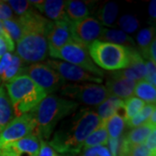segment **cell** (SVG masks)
<instances>
[{
  "mask_svg": "<svg viewBox=\"0 0 156 156\" xmlns=\"http://www.w3.org/2000/svg\"><path fill=\"white\" fill-rule=\"evenodd\" d=\"M156 1L155 0H153L151 1L149 6H148V14H149V17H150L151 20H155L156 18V11H155V5Z\"/></svg>",
  "mask_w": 156,
  "mask_h": 156,
  "instance_id": "cell-41",
  "label": "cell"
},
{
  "mask_svg": "<svg viewBox=\"0 0 156 156\" xmlns=\"http://www.w3.org/2000/svg\"><path fill=\"white\" fill-rule=\"evenodd\" d=\"M17 56L26 63H37L47 58L49 45L46 34L37 31L25 32L17 43Z\"/></svg>",
  "mask_w": 156,
  "mask_h": 156,
  "instance_id": "cell-6",
  "label": "cell"
},
{
  "mask_svg": "<svg viewBox=\"0 0 156 156\" xmlns=\"http://www.w3.org/2000/svg\"><path fill=\"white\" fill-rule=\"evenodd\" d=\"M47 66L54 69L65 82H86L93 83H101L102 78L88 72L82 68L73 65L67 62L48 59L44 62Z\"/></svg>",
  "mask_w": 156,
  "mask_h": 156,
  "instance_id": "cell-10",
  "label": "cell"
},
{
  "mask_svg": "<svg viewBox=\"0 0 156 156\" xmlns=\"http://www.w3.org/2000/svg\"><path fill=\"white\" fill-rule=\"evenodd\" d=\"M25 68V63L22 61V59L17 56L16 53L12 54V60L11 64L6 69V71L1 76V80L5 83H8L12 79L16 78L18 76L23 75V70Z\"/></svg>",
  "mask_w": 156,
  "mask_h": 156,
  "instance_id": "cell-25",
  "label": "cell"
},
{
  "mask_svg": "<svg viewBox=\"0 0 156 156\" xmlns=\"http://www.w3.org/2000/svg\"><path fill=\"white\" fill-rule=\"evenodd\" d=\"M31 5L35 6L40 12L45 14L52 21L67 19L65 14L66 1L62 0H31L29 1Z\"/></svg>",
  "mask_w": 156,
  "mask_h": 156,
  "instance_id": "cell-15",
  "label": "cell"
},
{
  "mask_svg": "<svg viewBox=\"0 0 156 156\" xmlns=\"http://www.w3.org/2000/svg\"><path fill=\"white\" fill-rule=\"evenodd\" d=\"M15 50V44L10 36L7 34H4L3 36H0V59L7 51L12 52Z\"/></svg>",
  "mask_w": 156,
  "mask_h": 156,
  "instance_id": "cell-32",
  "label": "cell"
},
{
  "mask_svg": "<svg viewBox=\"0 0 156 156\" xmlns=\"http://www.w3.org/2000/svg\"><path fill=\"white\" fill-rule=\"evenodd\" d=\"M128 156H156V153L151 152L145 144H140L133 147L129 151Z\"/></svg>",
  "mask_w": 156,
  "mask_h": 156,
  "instance_id": "cell-35",
  "label": "cell"
},
{
  "mask_svg": "<svg viewBox=\"0 0 156 156\" xmlns=\"http://www.w3.org/2000/svg\"><path fill=\"white\" fill-rule=\"evenodd\" d=\"M12 54L11 52H7L0 59V76L5 72L6 69L11 64V60H12Z\"/></svg>",
  "mask_w": 156,
  "mask_h": 156,
  "instance_id": "cell-38",
  "label": "cell"
},
{
  "mask_svg": "<svg viewBox=\"0 0 156 156\" xmlns=\"http://www.w3.org/2000/svg\"><path fill=\"white\" fill-rule=\"evenodd\" d=\"M102 29L100 22L93 17H88L79 22L73 23L74 42L89 49L95 41L100 38Z\"/></svg>",
  "mask_w": 156,
  "mask_h": 156,
  "instance_id": "cell-11",
  "label": "cell"
},
{
  "mask_svg": "<svg viewBox=\"0 0 156 156\" xmlns=\"http://www.w3.org/2000/svg\"><path fill=\"white\" fill-rule=\"evenodd\" d=\"M100 41L110 43L114 44L122 45L126 47L134 48V42L128 34L123 32L121 30L115 29H102L100 36Z\"/></svg>",
  "mask_w": 156,
  "mask_h": 156,
  "instance_id": "cell-19",
  "label": "cell"
},
{
  "mask_svg": "<svg viewBox=\"0 0 156 156\" xmlns=\"http://www.w3.org/2000/svg\"><path fill=\"white\" fill-rule=\"evenodd\" d=\"M65 14L70 22H79L89 17V5L83 1H79V0L66 1Z\"/></svg>",
  "mask_w": 156,
  "mask_h": 156,
  "instance_id": "cell-18",
  "label": "cell"
},
{
  "mask_svg": "<svg viewBox=\"0 0 156 156\" xmlns=\"http://www.w3.org/2000/svg\"><path fill=\"white\" fill-rule=\"evenodd\" d=\"M154 33H155L154 27H147V28L140 30L136 36V41L139 46L138 51L141 55L142 58L144 59H147L148 49H149L152 41L154 39Z\"/></svg>",
  "mask_w": 156,
  "mask_h": 156,
  "instance_id": "cell-24",
  "label": "cell"
},
{
  "mask_svg": "<svg viewBox=\"0 0 156 156\" xmlns=\"http://www.w3.org/2000/svg\"><path fill=\"white\" fill-rule=\"evenodd\" d=\"M59 90L62 96L87 106L97 107L109 96L106 87L101 83H65Z\"/></svg>",
  "mask_w": 156,
  "mask_h": 156,
  "instance_id": "cell-5",
  "label": "cell"
},
{
  "mask_svg": "<svg viewBox=\"0 0 156 156\" xmlns=\"http://www.w3.org/2000/svg\"><path fill=\"white\" fill-rule=\"evenodd\" d=\"M147 122L150 124L151 126H153L154 128H155L156 127V110L152 113V115L149 117V119H148V121H147Z\"/></svg>",
  "mask_w": 156,
  "mask_h": 156,
  "instance_id": "cell-43",
  "label": "cell"
},
{
  "mask_svg": "<svg viewBox=\"0 0 156 156\" xmlns=\"http://www.w3.org/2000/svg\"><path fill=\"white\" fill-rule=\"evenodd\" d=\"M147 59L151 61L156 62V39L154 38L152 43H151L149 49H148V53H147Z\"/></svg>",
  "mask_w": 156,
  "mask_h": 156,
  "instance_id": "cell-40",
  "label": "cell"
},
{
  "mask_svg": "<svg viewBox=\"0 0 156 156\" xmlns=\"http://www.w3.org/2000/svg\"><path fill=\"white\" fill-rule=\"evenodd\" d=\"M108 140V134L107 132L104 123H101L94 132L89 134V137L85 140L83 148V150L96 146H106Z\"/></svg>",
  "mask_w": 156,
  "mask_h": 156,
  "instance_id": "cell-23",
  "label": "cell"
},
{
  "mask_svg": "<svg viewBox=\"0 0 156 156\" xmlns=\"http://www.w3.org/2000/svg\"><path fill=\"white\" fill-rule=\"evenodd\" d=\"M139 20L132 15H123L119 20V26L125 33H134L139 28Z\"/></svg>",
  "mask_w": 156,
  "mask_h": 156,
  "instance_id": "cell-30",
  "label": "cell"
},
{
  "mask_svg": "<svg viewBox=\"0 0 156 156\" xmlns=\"http://www.w3.org/2000/svg\"><path fill=\"white\" fill-rule=\"evenodd\" d=\"M125 118L120 114H115L104 122L107 132L110 139H120L125 129Z\"/></svg>",
  "mask_w": 156,
  "mask_h": 156,
  "instance_id": "cell-22",
  "label": "cell"
},
{
  "mask_svg": "<svg viewBox=\"0 0 156 156\" xmlns=\"http://www.w3.org/2000/svg\"><path fill=\"white\" fill-rule=\"evenodd\" d=\"M146 68H147V76L145 81L151 84L152 86L155 87L156 85V64L154 62L151 61L149 59H146Z\"/></svg>",
  "mask_w": 156,
  "mask_h": 156,
  "instance_id": "cell-34",
  "label": "cell"
},
{
  "mask_svg": "<svg viewBox=\"0 0 156 156\" xmlns=\"http://www.w3.org/2000/svg\"><path fill=\"white\" fill-rule=\"evenodd\" d=\"M154 110H156L155 104H153V103L146 104L145 106L143 107L134 117H132L130 120L126 122L128 128H136V127H139L144 123L147 122L152 113Z\"/></svg>",
  "mask_w": 156,
  "mask_h": 156,
  "instance_id": "cell-28",
  "label": "cell"
},
{
  "mask_svg": "<svg viewBox=\"0 0 156 156\" xmlns=\"http://www.w3.org/2000/svg\"><path fill=\"white\" fill-rule=\"evenodd\" d=\"M145 106V102L137 97L131 96L128 99L124 100V113H125V121L127 122L134 117L138 112Z\"/></svg>",
  "mask_w": 156,
  "mask_h": 156,
  "instance_id": "cell-29",
  "label": "cell"
},
{
  "mask_svg": "<svg viewBox=\"0 0 156 156\" xmlns=\"http://www.w3.org/2000/svg\"><path fill=\"white\" fill-rule=\"evenodd\" d=\"M42 141L43 140L39 139L37 135L30 134L5 146V147L9 148L17 156H37Z\"/></svg>",
  "mask_w": 156,
  "mask_h": 156,
  "instance_id": "cell-16",
  "label": "cell"
},
{
  "mask_svg": "<svg viewBox=\"0 0 156 156\" xmlns=\"http://www.w3.org/2000/svg\"><path fill=\"white\" fill-rule=\"evenodd\" d=\"M113 73L118 76L128 78L136 82L143 81L145 80L147 76V68L144 59L138 50L132 48L130 54V62L128 67Z\"/></svg>",
  "mask_w": 156,
  "mask_h": 156,
  "instance_id": "cell-14",
  "label": "cell"
},
{
  "mask_svg": "<svg viewBox=\"0 0 156 156\" xmlns=\"http://www.w3.org/2000/svg\"><path fill=\"white\" fill-rule=\"evenodd\" d=\"M124 100H122L115 96L109 95L103 102L97 106V115L99 116L101 122H105L108 119L117 114L118 110L123 108Z\"/></svg>",
  "mask_w": 156,
  "mask_h": 156,
  "instance_id": "cell-17",
  "label": "cell"
},
{
  "mask_svg": "<svg viewBox=\"0 0 156 156\" xmlns=\"http://www.w3.org/2000/svg\"><path fill=\"white\" fill-rule=\"evenodd\" d=\"M137 82L128 78L118 76L112 72L106 81V89L109 95L126 100L134 95Z\"/></svg>",
  "mask_w": 156,
  "mask_h": 156,
  "instance_id": "cell-13",
  "label": "cell"
},
{
  "mask_svg": "<svg viewBox=\"0 0 156 156\" xmlns=\"http://www.w3.org/2000/svg\"><path fill=\"white\" fill-rule=\"evenodd\" d=\"M14 118L13 108L7 91L4 86H0V131Z\"/></svg>",
  "mask_w": 156,
  "mask_h": 156,
  "instance_id": "cell-20",
  "label": "cell"
},
{
  "mask_svg": "<svg viewBox=\"0 0 156 156\" xmlns=\"http://www.w3.org/2000/svg\"><path fill=\"white\" fill-rule=\"evenodd\" d=\"M37 156H62L54 150L46 141H42Z\"/></svg>",
  "mask_w": 156,
  "mask_h": 156,
  "instance_id": "cell-37",
  "label": "cell"
},
{
  "mask_svg": "<svg viewBox=\"0 0 156 156\" xmlns=\"http://www.w3.org/2000/svg\"><path fill=\"white\" fill-rule=\"evenodd\" d=\"M49 54L51 57L62 59V61L82 68L99 77L102 78L104 76V72L92 61L89 50L83 45L76 43H70L58 50L50 51Z\"/></svg>",
  "mask_w": 156,
  "mask_h": 156,
  "instance_id": "cell-7",
  "label": "cell"
},
{
  "mask_svg": "<svg viewBox=\"0 0 156 156\" xmlns=\"http://www.w3.org/2000/svg\"><path fill=\"white\" fill-rule=\"evenodd\" d=\"M119 6L115 2H107L97 12V20L101 25L112 26L116 19Z\"/></svg>",
  "mask_w": 156,
  "mask_h": 156,
  "instance_id": "cell-21",
  "label": "cell"
},
{
  "mask_svg": "<svg viewBox=\"0 0 156 156\" xmlns=\"http://www.w3.org/2000/svg\"><path fill=\"white\" fill-rule=\"evenodd\" d=\"M101 123L95 111L89 108L80 109L62 121L49 145L60 154H78L83 149L85 140Z\"/></svg>",
  "mask_w": 156,
  "mask_h": 156,
  "instance_id": "cell-1",
  "label": "cell"
},
{
  "mask_svg": "<svg viewBox=\"0 0 156 156\" xmlns=\"http://www.w3.org/2000/svg\"><path fill=\"white\" fill-rule=\"evenodd\" d=\"M13 18V12L7 2L0 1V21Z\"/></svg>",
  "mask_w": 156,
  "mask_h": 156,
  "instance_id": "cell-36",
  "label": "cell"
},
{
  "mask_svg": "<svg viewBox=\"0 0 156 156\" xmlns=\"http://www.w3.org/2000/svg\"><path fill=\"white\" fill-rule=\"evenodd\" d=\"M7 4L11 7V10L15 11V13L18 15L19 17H22V16L27 14L28 12L33 10L29 1L10 0V1H7Z\"/></svg>",
  "mask_w": 156,
  "mask_h": 156,
  "instance_id": "cell-31",
  "label": "cell"
},
{
  "mask_svg": "<svg viewBox=\"0 0 156 156\" xmlns=\"http://www.w3.org/2000/svg\"><path fill=\"white\" fill-rule=\"evenodd\" d=\"M62 156H74V155H69V154H64V155H62Z\"/></svg>",
  "mask_w": 156,
  "mask_h": 156,
  "instance_id": "cell-45",
  "label": "cell"
},
{
  "mask_svg": "<svg viewBox=\"0 0 156 156\" xmlns=\"http://www.w3.org/2000/svg\"><path fill=\"white\" fill-rule=\"evenodd\" d=\"M6 31L4 29V27H3V24H2V23H1V21H0V36H3L4 34H5Z\"/></svg>",
  "mask_w": 156,
  "mask_h": 156,
  "instance_id": "cell-44",
  "label": "cell"
},
{
  "mask_svg": "<svg viewBox=\"0 0 156 156\" xmlns=\"http://www.w3.org/2000/svg\"><path fill=\"white\" fill-rule=\"evenodd\" d=\"M15 117L30 112L47 96L44 89L39 88L26 75H21L5 84Z\"/></svg>",
  "mask_w": 156,
  "mask_h": 156,
  "instance_id": "cell-3",
  "label": "cell"
},
{
  "mask_svg": "<svg viewBox=\"0 0 156 156\" xmlns=\"http://www.w3.org/2000/svg\"><path fill=\"white\" fill-rule=\"evenodd\" d=\"M134 93V95L137 96V98H139L141 101H143L144 102L155 104V87L152 86L151 84L147 83L146 81H140V82H137Z\"/></svg>",
  "mask_w": 156,
  "mask_h": 156,
  "instance_id": "cell-26",
  "label": "cell"
},
{
  "mask_svg": "<svg viewBox=\"0 0 156 156\" xmlns=\"http://www.w3.org/2000/svg\"><path fill=\"white\" fill-rule=\"evenodd\" d=\"M1 23L3 24L4 29L5 30V31L13 42L15 41L17 43L22 38L24 34V29L19 17H13L12 19L1 21Z\"/></svg>",
  "mask_w": 156,
  "mask_h": 156,
  "instance_id": "cell-27",
  "label": "cell"
},
{
  "mask_svg": "<svg viewBox=\"0 0 156 156\" xmlns=\"http://www.w3.org/2000/svg\"><path fill=\"white\" fill-rule=\"evenodd\" d=\"M145 146L153 153H156V128L153 129L145 141Z\"/></svg>",
  "mask_w": 156,
  "mask_h": 156,
  "instance_id": "cell-39",
  "label": "cell"
},
{
  "mask_svg": "<svg viewBox=\"0 0 156 156\" xmlns=\"http://www.w3.org/2000/svg\"><path fill=\"white\" fill-rule=\"evenodd\" d=\"M35 123L30 113L15 117L0 131V148L18 140L34 134Z\"/></svg>",
  "mask_w": 156,
  "mask_h": 156,
  "instance_id": "cell-9",
  "label": "cell"
},
{
  "mask_svg": "<svg viewBox=\"0 0 156 156\" xmlns=\"http://www.w3.org/2000/svg\"><path fill=\"white\" fill-rule=\"evenodd\" d=\"M73 23L69 19L51 21L46 34L49 52L56 50L64 45L75 43L72 32Z\"/></svg>",
  "mask_w": 156,
  "mask_h": 156,
  "instance_id": "cell-12",
  "label": "cell"
},
{
  "mask_svg": "<svg viewBox=\"0 0 156 156\" xmlns=\"http://www.w3.org/2000/svg\"><path fill=\"white\" fill-rule=\"evenodd\" d=\"M80 104L56 95L45 97L30 112L35 123L34 134L43 141L50 139L59 122L76 111Z\"/></svg>",
  "mask_w": 156,
  "mask_h": 156,
  "instance_id": "cell-2",
  "label": "cell"
},
{
  "mask_svg": "<svg viewBox=\"0 0 156 156\" xmlns=\"http://www.w3.org/2000/svg\"><path fill=\"white\" fill-rule=\"evenodd\" d=\"M23 75L28 76L39 88L44 90L46 94L58 91L66 83L54 69L42 62L25 66Z\"/></svg>",
  "mask_w": 156,
  "mask_h": 156,
  "instance_id": "cell-8",
  "label": "cell"
},
{
  "mask_svg": "<svg viewBox=\"0 0 156 156\" xmlns=\"http://www.w3.org/2000/svg\"><path fill=\"white\" fill-rule=\"evenodd\" d=\"M0 156H17L9 148H0Z\"/></svg>",
  "mask_w": 156,
  "mask_h": 156,
  "instance_id": "cell-42",
  "label": "cell"
},
{
  "mask_svg": "<svg viewBox=\"0 0 156 156\" xmlns=\"http://www.w3.org/2000/svg\"><path fill=\"white\" fill-rule=\"evenodd\" d=\"M82 156H112V154L107 146H96L83 150Z\"/></svg>",
  "mask_w": 156,
  "mask_h": 156,
  "instance_id": "cell-33",
  "label": "cell"
},
{
  "mask_svg": "<svg viewBox=\"0 0 156 156\" xmlns=\"http://www.w3.org/2000/svg\"><path fill=\"white\" fill-rule=\"evenodd\" d=\"M131 49L130 47L96 40L88 50L96 66L106 70H121L129 64Z\"/></svg>",
  "mask_w": 156,
  "mask_h": 156,
  "instance_id": "cell-4",
  "label": "cell"
}]
</instances>
